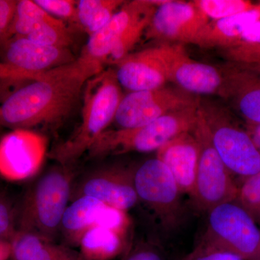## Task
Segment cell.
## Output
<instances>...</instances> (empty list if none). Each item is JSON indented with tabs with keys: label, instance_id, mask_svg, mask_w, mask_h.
<instances>
[{
	"label": "cell",
	"instance_id": "obj_21",
	"mask_svg": "<svg viewBox=\"0 0 260 260\" xmlns=\"http://www.w3.org/2000/svg\"><path fill=\"white\" fill-rule=\"evenodd\" d=\"M126 1L80 0L77 3L75 24L89 36L104 28Z\"/></svg>",
	"mask_w": 260,
	"mask_h": 260
},
{
	"label": "cell",
	"instance_id": "obj_11",
	"mask_svg": "<svg viewBox=\"0 0 260 260\" xmlns=\"http://www.w3.org/2000/svg\"><path fill=\"white\" fill-rule=\"evenodd\" d=\"M210 21L193 1H162L152 17L145 37L162 44L197 45Z\"/></svg>",
	"mask_w": 260,
	"mask_h": 260
},
{
	"label": "cell",
	"instance_id": "obj_34",
	"mask_svg": "<svg viewBox=\"0 0 260 260\" xmlns=\"http://www.w3.org/2000/svg\"><path fill=\"white\" fill-rule=\"evenodd\" d=\"M13 213L6 200L0 198V239L13 233Z\"/></svg>",
	"mask_w": 260,
	"mask_h": 260
},
{
	"label": "cell",
	"instance_id": "obj_28",
	"mask_svg": "<svg viewBox=\"0 0 260 260\" xmlns=\"http://www.w3.org/2000/svg\"><path fill=\"white\" fill-rule=\"evenodd\" d=\"M236 202L260 223V172L242 179Z\"/></svg>",
	"mask_w": 260,
	"mask_h": 260
},
{
	"label": "cell",
	"instance_id": "obj_23",
	"mask_svg": "<svg viewBox=\"0 0 260 260\" xmlns=\"http://www.w3.org/2000/svg\"><path fill=\"white\" fill-rule=\"evenodd\" d=\"M161 2L151 1L150 6L128 25L114 44L108 62L115 65L131 54L132 49L145 35L152 17Z\"/></svg>",
	"mask_w": 260,
	"mask_h": 260
},
{
	"label": "cell",
	"instance_id": "obj_12",
	"mask_svg": "<svg viewBox=\"0 0 260 260\" xmlns=\"http://www.w3.org/2000/svg\"><path fill=\"white\" fill-rule=\"evenodd\" d=\"M133 182L138 200L162 223L174 225L179 215L181 191L164 162L157 158L146 160L133 174Z\"/></svg>",
	"mask_w": 260,
	"mask_h": 260
},
{
	"label": "cell",
	"instance_id": "obj_16",
	"mask_svg": "<svg viewBox=\"0 0 260 260\" xmlns=\"http://www.w3.org/2000/svg\"><path fill=\"white\" fill-rule=\"evenodd\" d=\"M115 66L116 80L130 92L153 90L169 82L155 47L131 53Z\"/></svg>",
	"mask_w": 260,
	"mask_h": 260
},
{
	"label": "cell",
	"instance_id": "obj_37",
	"mask_svg": "<svg viewBox=\"0 0 260 260\" xmlns=\"http://www.w3.org/2000/svg\"><path fill=\"white\" fill-rule=\"evenodd\" d=\"M128 260H161L160 256L150 251H143L132 256Z\"/></svg>",
	"mask_w": 260,
	"mask_h": 260
},
{
	"label": "cell",
	"instance_id": "obj_3",
	"mask_svg": "<svg viewBox=\"0 0 260 260\" xmlns=\"http://www.w3.org/2000/svg\"><path fill=\"white\" fill-rule=\"evenodd\" d=\"M200 112V104L169 113L138 127L107 130L92 145L89 153L93 156H103L129 152L158 151L179 135L192 132L198 124Z\"/></svg>",
	"mask_w": 260,
	"mask_h": 260
},
{
	"label": "cell",
	"instance_id": "obj_20",
	"mask_svg": "<svg viewBox=\"0 0 260 260\" xmlns=\"http://www.w3.org/2000/svg\"><path fill=\"white\" fill-rule=\"evenodd\" d=\"M106 205L95 198L83 195L68 206L61 225L68 239L78 244L83 234L95 226L98 217Z\"/></svg>",
	"mask_w": 260,
	"mask_h": 260
},
{
	"label": "cell",
	"instance_id": "obj_18",
	"mask_svg": "<svg viewBox=\"0 0 260 260\" xmlns=\"http://www.w3.org/2000/svg\"><path fill=\"white\" fill-rule=\"evenodd\" d=\"M83 195L123 211L134 207L138 200L133 174L123 169H109L94 174L82 186Z\"/></svg>",
	"mask_w": 260,
	"mask_h": 260
},
{
	"label": "cell",
	"instance_id": "obj_36",
	"mask_svg": "<svg viewBox=\"0 0 260 260\" xmlns=\"http://www.w3.org/2000/svg\"><path fill=\"white\" fill-rule=\"evenodd\" d=\"M12 243L5 239H0V260H8L12 256Z\"/></svg>",
	"mask_w": 260,
	"mask_h": 260
},
{
	"label": "cell",
	"instance_id": "obj_30",
	"mask_svg": "<svg viewBox=\"0 0 260 260\" xmlns=\"http://www.w3.org/2000/svg\"><path fill=\"white\" fill-rule=\"evenodd\" d=\"M48 14L54 18L75 23L76 20L77 3L74 0H35Z\"/></svg>",
	"mask_w": 260,
	"mask_h": 260
},
{
	"label": "cell",
	"instance_id": "obj_25",
	"mask_svg": "<svg viewBox=\"0 0 260 260\" xmlns=\"http://www.w3.org/2000/svg\"><path fill=\"white\" fill-rule=\"evenodd\" d=\"M25 38L43 45L54 47L69 48L73 42L72 32L65 22L54 17L39 23Z\"/></svg>",
	"mask_w": 260,
	"mask_h": 260
},
{
	"label": "cell",
	"instance_id": "obj_31",
	"mask_svg": "<svg viewBox=\"0 0 260 260\" xmlns=\"http://www.w3.org/2000/svg\"><path fill=\"white\" fill-rule=\"evenodd\" d=\"M128 225L125 211L106 205L98 217L95 226L109 229L122 235Z\"/></svg>",
	"mask_w": 260,
	"mask_h": 260
},
{
	"label": "cell",
	"instance_id": "obj_1",
	"mask_svg": "<svg viewBox=\"0 0 260 260\" xmlns=\"http://www.w3.org/2000/svg\"><path fill=\"white\" fill-rule=\"evenodd\" d=\"M96 72L76 58L39 75L0 106V124L14 129L58 122L71 112L85 84Z\"/></svg>",
	"mask_w": 260,
	"mask_h": 260
},
{
	"label": "cell",
	"instance_id": "obj_9",
	"mask_svg": "<svg viewBox=\"0 0 260 260\" xmlns=\"http://www.w3.org/2000/svg\"><path fill=\"white\" fill-rule=\"evenodd\" d=\"M199 96L179 88L164 86L130 92L123 96L114 121L120 129L148 124L169 113L200 105Z\"/></svg>",
	"mask_w": 260,
	"mask_h": 260
},
{
	"label": "cell",
	"instance_id": "obj_32",
	"mask_svg": "<svg viewBox=\"0 0 260 260\" xmlns=\"http://www.w3.org/2000/svg\"><path fill=\"white\" fill-rule=\"evenodd\" d=\"M29 260H83L80 253L64 246L46 243L41 250Z\"/></svg>",
	"mask_w": 260,
	"mask_h": 260
},
{
	"label": "cell",
	"instance_id": "obj_6",
	"mask_svg": "<svg viewBox=\"0 0 260 260\" xmlns=\"http://www.w3.org/2000/svg\"><path fill=\"white\" fill-rule=\"evenodd\" d=\"M205 238L209 246L236 254L242 260H260V229L237 202L208 211Z\"/></svg>",
	"mask_w": 260,
	"mask_h": 260
},
{
	"label": "cell",
	"instance_id": "obj_22",
	"mask_svg": "<svg viewBox=\"0 0 260 260\" xmlns=\"http://www.w3.org/2000/svg\"><path fill=\"white\" fill-rule=\"evenodd\" d=\"M78 244L83 260H109L119 252L122 242L117 233L94 226L83 234Z\"/></svg>",
	"mask_w": 260,
	"mask_h": 260
},
{
	"label": "cell",
	"instance_id": "obj_14",
	"mask_svg": "<svg viewBox=\"0 0 260 260\" xmlns=\"http://www.w3.org/2000/svg\"><path fill=\"white\" fill-rule=\"evenodd\" d=\"M150 5L151 1L147 0L125 2L104 28L89 36L78 59L99 73L102 72L116 41L128 25Z\"/></svg>",
	"mask_w": 260,
	"mask_h": 260
},
{
	"label": "cell",
	"instance_id": "obj_39",
	"mask_svg": "<svg viewBox=\"0 0 260 260\" xmlns=\"http://www.w3.org/2000/svg\"><path fill=\"white\" fill-rule=\"evenodd\" d=\"M240 66L244 67L246 69L251 70V71L254 72V73H257L260 75V61H256V62L251 63V64H240Z\"/></svg>",
	"mask_w": 260,
	"mask_h": 260
},
{
	"label": "cell",
	"instance_id": "obj_17",
	"mask_svg": "<svg viewBox=\"0 0 260 260\" xmlns=\"http://www.w3.org/2000/svg\"><path fill=\"white\" fill-rule=\"evenodd\" d=\"M225 95L246 124H260V75L232 63L222 70Z\"/></svg>",
	"mask_w": 260,
	"mask_h": 260
},
{
	"label": "cell",
	"instance_id": "obj_4",
	"mask_svg": "<svg viewBox=\"0 0 260 260\" xmlns=\"http://www.w3.org/2000/svg\"><path fill=\"white\" fill-rule=\"evenodd\" d=\"M200 110L213 147L229 172L242 179L259 173L260 149L246 129L223 109L200 103Z\"/></svg>",
	"mask_w": 260,
	"mask_h": 260
},
{
	"label": "cell",
	"instance_id": "obj_27",
	"mask_svg": "<svg viewBox=\"0 0 260 260\" xmlns=\"http://www.w3.org/2000/svg\"><path fill=\"white\" fill-rule=\"evenodd\" d=\"M193 2L210 20H220L249 11L258 4L249 0H195Z\"/></svg>",
	"mask_w": 260,
	"mask_h": 260
},
{
	"label": "cell",
	"instance_id": "obj_15",
	"mask_svg": "<svg viewBox=\"0 0 260 260\" xmlns=\"http://www.w3.org/2000/svg\"><path fill=\"white\" fill-rule=\"evenodd\" d=\"M200 153V143L193 131L179 135L157 151L156 158L169 169L181 193L191 198L194 194Z\"/></svg>",
	"mask_w": 260,
	"mask_h": 260
},
{
	"label": "cell",
	"instance_id": "obj_33",
	"mask_svg": "<svg viewBox=\"0 0 260 260\" xmlns=\"http://www.w3.org/2000/svg\"><path fill=\"white\" fill-rule=\"evenodd\" d=\"M15 0H0V44L8 41L10 27L13 23L16 9Z\"/></svg>",
	"mask_w": 260,
	"mask_h": 260
},
{
	"label": "cell",
	"instance_id": "obj_29",
	"mask_svg": "<svg viewBox=\"0 0 260 260\" xmlns=\"http://www.w3.org/2000/svg\"><path fill=\"white\" fill-rule=\"evenodd\" d=\"M12 259L29 260L42 249L47 241L34 233L20 230L12 238Z\"/></svg>",
	"mask_w": 260,
	"mask_h": 260
},
{
	"label": "cell",
	"instance_id": "obj_13",
	"mask_svg": "<svg viewBox=\"0 0 260 260\" xmlns=\"http://www.w3.org/2000/svg\"><path fill=\"white\" fill-rule=\"evenodd\" d=\"M47 151L45 137L30 129L13 130L0 140V176L11 181L34 177Z\"/></svg>",
	"mask_w": 260,
	"mask_h": 260
},
{
	"label": "cell",
	"instance_id": "obj_26",
	"mask_svg": "<svg viewBox=\"0 0 260 260\" xmlns=\"http://www.w3.org/2000/svg\"><path fill=\"white\" fill-rule=\"evenodd\" d=\"M223 52L228 59L235 64L260 61V20L246 29L237 45Z\"/></svg>",
	"mask_w": 260,
	"mask_h": 260
},
{
	"label": "cell",
	"instance_id": "obj_7",
	"mask_svg": "<svg viewBox=\"0 0 260 260\" xmlns=\"http://www.w3.org/2000/svg\"><path fill=\"white\" fill-rule=\"evenodd\" d=\"M193 133L200 145L199 164L192 197L195 203L200 209L208 212L223 203L236 201L239 186L213 147L201 110Z\"/></svg>",
	"mask_w": 260,
	"mask_h": 260
},
{
	"label": "cell",
	"instance_id": "obj_10",
	"mask_svg": "<svg viewBox=\"0 0 260 260\" xmlns=\"http://www.w3.org/2000/svg\"><path fill=\"white\" fill-rule=\"evenodd\" d=\"M168 81L193 95H225V80L222 70L192 59L184 45L161 44L155 47Z\"/></svg>",
	"mask_w": 260,
	"mask_h": 260
},
{
	"label": "cell",
	"instance_id": "obj_5",
	"mask_svg": "<svg viewBox=\"0 0 260 260\" xmlns=\"http://www.w3.org/2000/svg\"><path fill=\"white\" fill-rule=\"evenodd\" d=\"M71 178L63 171H51L40 179L24 202L20 230L49 242L61 225L68 208Z\"/></svg>",
	"mask_w": 260,
	"mask_h": 260
},
{
	"label": "cell",
	"instance_id": "obj_24",
	"mask_svg": "<svg viewBox=\"0 0 260 260\" xmlns=\"http://www.w3.org/2000/svg\"><path fill=\"white\" fill-rule=\"evenodd\" d=\"M52 18L53 16L48 14L32 0H20L17 2L8 41L13 38L28 37L37 25Z\"/></svg>",
	"mask_w": 260,
	"mask_h": 260
},
{
	"label": "cell",
	"instance_id": "obj_8",
	"mask_svg": "<svg viewBox=\"0 0 260 260\" xmlns=\"http://www.w3.org/2000/svg\"><path fill=\"white\" fill-rule=\"evenodd\" d=\"M3 46L2 79L34 81L39 75L76 59L69 48L43 45L27 38H13Z\"/></svg>",
	"mask_w": 260,
	"mask_h": 260
},
{
	"label": "cell",
	"instance_id": "obj_19",
	"mask_svg": "<svg viewBox=\"0 0 260 260\" xmlns=\"http://www.w3.org/2000/svg\"><path fill=\"white\" fill-rule=\"evenodd\" d=\"M260 20V3L254 9L220 20H210L196 46L225 51L237 45L244 31Z\"/></svg>",
	"mask_w": 260,
	"mask_h": 260
},
{
	"label": "cell",
	"instance_id": "obj_2",
	"mask_svg": "<svg viewBox=\"0 0 260 260\" xmlns=\"http://www.w3.org/2000/svg\"><path fill=\"white\" fill-rule=\"evenodd\" d=\"M81 122L74 134L59 145L54 157L68 164L88 151L98 138L114 121L123 95L112 68L90 78L83 89Z\"/></svg>",
	"mask_w": 260,
	"mask_h": 260
},
{
	"label": "cell",
	"instance_id": "obj_35",
	"mask_svg": "<svg viewBox=\"0 0 260 260\" xmlns=\"http://www.w3.org/2000/svg\"><path fill=\"white\" fill-rule=\"evenodd\" d=\"M198 260H242L239 256L228 251L216 249L215 251L208 252L205 255L201 256Z\"/></svg>",
	"mask_w": 260,
	"mask_h": 260
},
{
	"label": "cell",
	"instance_id": "obj_38",
	"mask_svg": "<svg viewBox=\"0 0 260 260\" xmlns=\"http://www.w3.org/2000/svg\"><path fill=\"white\" fill-rule=\"evenodd\" d=\"M246 129L260 149V124H246Z\"/></svg>",
	"mask_w": 260,
	"mask_h": 260
}]
</instances>
